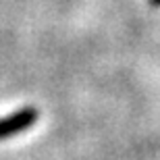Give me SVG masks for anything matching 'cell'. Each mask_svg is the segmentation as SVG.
Wrapping results in <instances>:
<instances>
[{"instance_id": "6da1fadb", "label": "cell", "mask_w": 160, "mask_h": 160, "mask_svg": "<svg viewBox=\"0 0 160 160\" xmlns=\"http://www.w3.org/2000/svg\"><path fill=\"white\" fill-rule=\"evenodd\" d=\"M38 117H40V112H38V108H33V106L19 108L15 112L2 117V119H0V142L17 135V133H23V131H27L29 127H33Z\"/></svg>"}, {"instance_id": "7a4b0ae2", "label": "cell", "mask_w": 160, "mask_h": 160, "mask_svg": "<svg viewBox=\"0 0 160 160\" xmlns=\"http://www.w3.org/2000/svg\"><path fill=\"white\" fill-rule=\"evenodd\" d=\"M150 4L152 6H160V0H150Z\"/></svg>"}]
</instances>
